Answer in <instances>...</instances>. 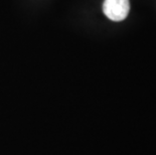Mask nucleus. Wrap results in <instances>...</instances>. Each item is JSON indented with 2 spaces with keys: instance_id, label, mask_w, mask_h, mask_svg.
<instances>
[{
  "instance_id": "obj_1",
  "label": "nucleus",
  "mask_w": 156,
  "mask_h": 155,
  "mask_svg": "<svg viewBox=\"0 0 156 155\" xmlns=\"http://www.w3.org/2000/svg\"><path fill=\"white\" fill-rule=\"evenodd\" d=\"M104 14L113 21H122L130 11L129 0H105L103 4Z\"/></svg>"
}]
</instances>
